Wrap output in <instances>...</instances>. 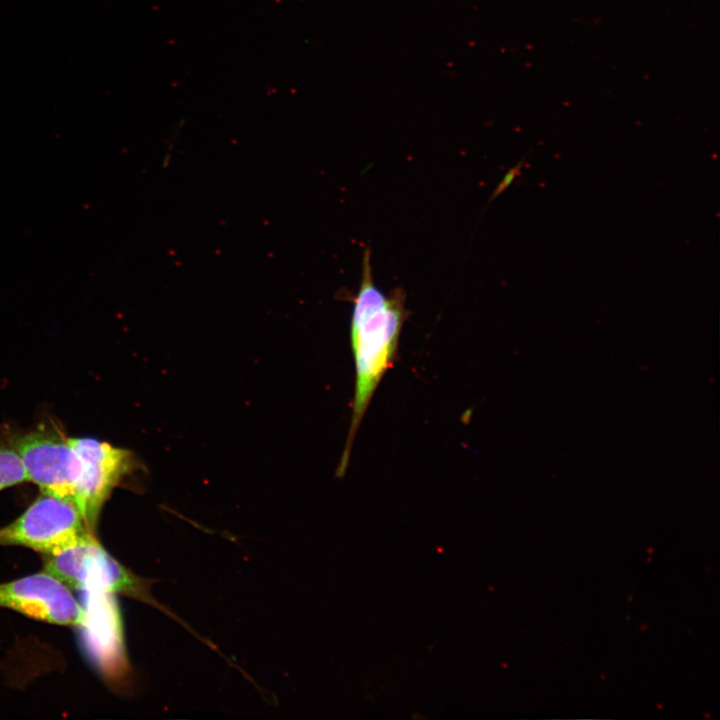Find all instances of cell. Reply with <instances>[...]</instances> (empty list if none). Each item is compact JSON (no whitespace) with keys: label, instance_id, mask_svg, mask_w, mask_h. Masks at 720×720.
<instances>
[{"label":"cell","instance_id":"cell-4","mask_svg":"<svg viewBox=\"0 0 720 720\" xmlns=\"http://www.w3.org/2000/svg\"><path fill=\"white\" fill-rule=\"evenodd\" d=\"M88 532L93 531L71 501L41 492L17 519L0 528V545L22 546L49 555Z\"/></svg>","mask_w":720,"mask_h":720},{"label":"cell","instance_id":"cell-6","mask_svg":"<svg viewBox=\"0 0 720 720\" xmlns=\"http://www.w3.org/2000/svg\"><path fill=\"white\" fill-rule=\"evenodd\" d=\"M0 607L61 626L79 627L85 613L71 588L46 570L0 583Z\"/></svg>","mask_w":720,"mask_h":720},{"label":"cell","instance_id":"cell-5","mask_svg":"<svg viewBox=\"0 0 720 720\" xmlns=\"http://www.w3.org/2000/svg\"><path fill=\"white\" fill-rule=\"evenodd\" d=\"M27 481L41 492L71 501L78 460L69 437L55 428H38L16 438Z\"/></svg>","mask_w":720,"mask_h":720},{"label":"cell","instance_id":"cell-7","mask_svg":"<svg viewBox=\"0 0 720 720\" xmlns=\"http://www.w3.org/2000/svg\"><path fill=\"white\" fill-rule=\"evenodd\" d=\"M27 481V477L14 446L0 441V491Z\"/></svg>","mask_w":720,"mask_h":720},{"label":"cell","instance_id":"cell-2","mask_svg":"<svg viewBox=\"0 0 720 720\" xmlns=\"http://www.w3.org/2000/svg\"><path fill=\"white\" fill-rule=\"evenodd\" d=\"M44 570L69 588L86 593H119L143 601L174 616L151 595V582L113 558L100 544L95 532H88L61 551L42 555Z\"/></svg>","mask_w":720,"mask_h":720},{"label":"cell","instance_id":"cell-8","mask_svg":"<svg viewBox=\"0 0 720 720\" xmlns=\"http://www.w3.org/2000/svg\"><path fill=\"white\" fill-rule=\"evenodd\" d=\"M523 161L524 159H522L516 166L512 167L507 172V174L504 176L503 180L499 184L496 192L494 193V197L503 192L512 183V181L520 175Z\"/></svg>","mask_w":720,"mask_h":720},{"label":"cell","instance_id":"cell-1","mask_svg":"<svg viewBox=\"0 0 720 720\" xmlns=\"http://www.w3.org/2000/svg\"><path fill=\"white\" fill-rule=\"evenodd\" d=\"M408 316L401 287L386 294L374 283L371 251L366 248L350 321L355 385L348 435L336 469L338 478L347 471L355 436L378 386L399 358L400 335Z\"/></svg>","mask_w":720,"mask_h":720},{"label":"cell","instance_id":"cell-3","mask_svg":"<svg viewBox=\"0 0 720 720\" xmlns=\"http://www.w3.org/2000/svg\"><path fill=\"white\" fill-rule=\"evenodd\" d=\"M78 470L71 502L95 532L101 510L115 487L139 469L137 457L124 448L97 439L70 438Z\"/></svg>","mask_w":720,"mask_h":720}]
</instances>
